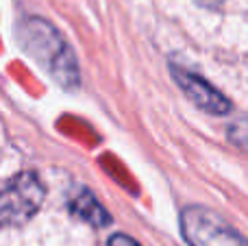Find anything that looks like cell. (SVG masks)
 <instances>
[{"mask_svg":"<svg viewBox=\"0 0 248 246\" xmlns=\"http://www.w3.org/2000/svg\"><path fill=\"white\" fill-rule=\"evenodd\" d=\"M24 50L65 90L78 85V65L65 39L48 22L31 17L20 26Z\"/></svg>","mask_w":248,"mask_h":246,"instance_id":"cell-1","label":"cell"},{"mask_svg":"<svg viewBox=\"0 0 248 246\" xmlns=\"http://www.w3.org/2000/svg\"><path fill=\"white\" fill-rule=\"evenodd\" d=\"M181 233L189 246H248V240L224 218L201 205L181 214Z\"/></svg>","mask_w":248,"mask_h":246,"instance_id":"cell-2","label":"cell"},{"mask_svg":"<svg viewBox=\"0 0 248 246\" xmlns=\"http://www.w3.org/2000/svg\"><path fill=\"white\" fill-rule=\"evenodd\" d=\"M44 200V185L35 174L24 172L13 177L2 192V222L22 225L39 209Z\"/></svg>","mask_w":248,"mask_h":246,"instance_id":"cell-3","label":"cell"},{"mask_svg":"<svg viewBox=\"0 0 248 246\" xmlns=\"http://www.w3.org/2000/svg\"><path fill=\"white\" fill-rule=\"evenodd\" d=\"M172 78L179 83V87L185 92V96H187L198 109H202V111L214 113V116H224V113L231 109V103H229L218 90H214L209 83L202 81V78L196 77L194 72H187V70H181V68H172Z\"/></svg>","mask_w":248,"mask_h":246,"instance_id":"cell-4","label":"cell"},{"mask_svg":"<svg viewBox=\"0 0 248 246\" xmlns=\"http://www.w3.org/2000/svg\"><path fill=\"white\" fill-rule=\"evenodd\" d=\"M70 209H72V214H77L81 220H85L87 225L105 227V225H109V222H111L109 214L100 207L98 200H96L90 192H81L78 196H74L72 203H70Z\"/></svg>","mask_w":248,"mask_h":246,"instance_id":"cell-5","label":"cell"},{"mask_svg":"<svg viewBox=\"0 0 248 246\" xmlns=\"http://www.w3.org/2000/svg\"><path fill=\"white\" fill-rule=\"evenodd\" d=\"M109 246H140V244H137L135 240H131L128 235L116 233V235H111V240H109Z\"/></svg>","mask_w":248,"mask_h":246,"instance_id":"cell-6","label":"cell"}]
</instances>
